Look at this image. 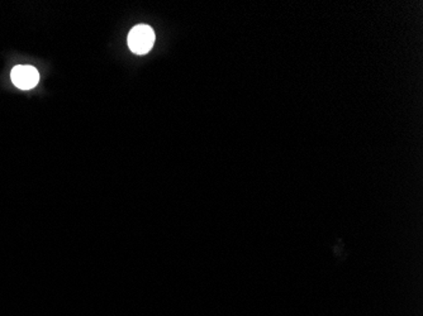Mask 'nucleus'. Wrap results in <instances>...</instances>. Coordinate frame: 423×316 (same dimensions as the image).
Segmentation results:
<instances>
[{
    "label": "nucleus",
    "instance_id": "obj_1",
    "mask_svg": "<svg viewBox=\"0 0 423 316\" xmlns=\"http://www.w3.org/2000/svg\"><path fill=\"white\" fill-rule=\"evenodd\" d=\"M155 43V32L150 25H138L129 35V47L136 55H146Z\"/></svg>",
    "mask_w": 423,
    "mask_h": 316
},
{
    "label": "nucleus",
    "instance_id": "obj_2",
    "mask_svg": "<svg viewBox=\"0 0 423 316\" xmlns=\"http://www.w3.org/2000/svg\"><path fill=\"white\" fill-rule=\"evenodd\" d=\"M13 84L20 90H31L40 81V73L36 67L30 65H18L11 73Z\"/></svg>",
    "mask_w": 423,
    "mask_h": 316
}]
</instances>
